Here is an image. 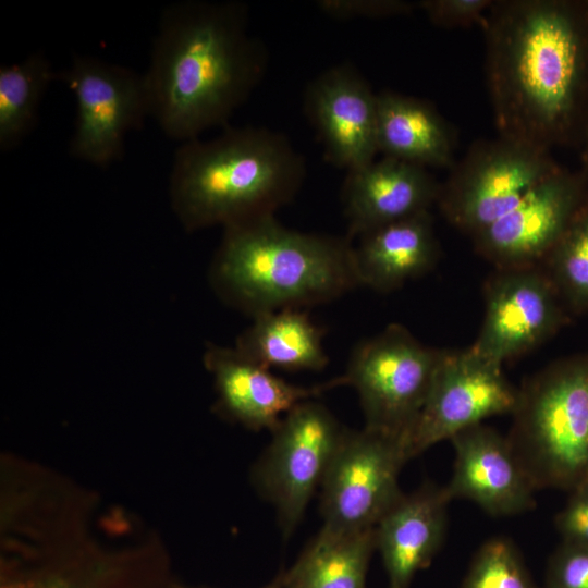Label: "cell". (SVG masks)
Instances as JSON below:
<instances>
[{"instance_id": "7c38bea8", "label": "cell", "mask_w": 588, "mask_h": 588, "mask_svg": "<svg viewBox=\"0 0 588 588\" xmlns=\"http://www.w3.org/2000/svg\"><path fill=\"white\" fill-rule=\"evenodd\" d=\"M587 201L586 176L561 167L473 236L474 247L497 269L540 266Z\"/></svg>"}, {"instance_id": "5b68a950", "label": "cell", "mask_w": 588, "mask_h": 588, "mask_svg": "<svg viewBox=\"0 0 588 588\" xmlns=\"http://www.w3.org/2000/svg\"><path fill=\"white\" fill-rule=\"evenodd\" d=\"M512 416L507 440L537 490L588 483V357L535 373Z\"/></svg>"}, {"instance_id": "484cf974", "label": "cell", "mask_w": 588, "mask_h": 588, "mask_svg": "<svg viewBox=\"0 0 588 588\" xmlns=\"http://www.w3.org/2000/svg\"><path fill=\"white\" fill-rule=\"evenodd\" d=\"M461 588H540L519 551L506 538L486 541L471 560Z\"/></svg>"}, {"instance_id": "d4e9b609", "label": "cell", "mask_w": 588, "mask_h": 588, "mask_svg": "<svg viewBox=\"0 0 588 588\" xmlns=\"http://www.w3.org/2000/svg\"><path fill=\"white\" fill-rule=\"evenodd\" d=\"M556 291L575 304L588 303V201L573 219L560 241L540 265Z\"/></svg>"}, {"instance_id": "cb8c5ba5", "label": "cell", "mask_w": 588, "mask_h": 588, "mask_svg": "<svg viewBox=\"0 0 588 588\" xmlns=\"http://www.w3.org/2000/svg\"><path fill=\"white\" fill-rule=\"evenodd\" d=\"M58 73L49 59L34 52L0 66V148H14L30 132L39 103Z\"/></svg>"}, {"instance_id": "30bf717a", "label": "cell", "mask_w": 588, "mask_h": 588, "mask_svg": "<svg viewBox=\"0 0 588 588\" xmlns=\"http://www.w3.org/2000/svg\"><path fill=\"white\" fill-rule=\"evenodd\" d=\"M76 102L70 154L107 167L123 154L125 136L149 117L143 74L91 56H74L58 73Z\"/></svg>"}, {"instance_id": "9a60e30c", "label": "cell", "mask_w": 588, "mask_h": 588, "mask_svg": "<svg viewBox=\"0 0 588 588\" xmlns=\"http://www.w3.org/2000/svg\"><path fill=\"white\" fill-rule=\"evenodd\" d=\"M30 564L4 566L1 588H172L152 548L109 552L96 547L38 551Z\"/></svg>"}, {"instance_id": "52a82bcc", "label": "cell", "mask_w": 588, "mask_h": 588, "mask_svg": "<svg viewBox=\"0 0 588 588\" xmlns=\"http://www.w3.org/2000/svg\"><path fill=\"white\" fill-rule=\"evenodd\" d=\"M444 350L419 342L405 327L389 324L353 351L346 385L358 393L365 427L405 441L430 391Z\"/></svg>"}, {"instance_id": "4dcf8cb0", "label": "cell", "mask_w": 588, "mask_h": 588, "mask_svg": "<svg viewBox=\"0 0 588 588\" xmlns=\"http://www.w3.org/2000/svg\"><path fill=\"white\" fill-rule=\"evenodd\" d=\"M578 151L580 160V167L578 169L588 180V122Z\"/></svg>"}, {"instance_id": "9c48e42d", "label": "cell", "mask_w": 588, "mask_h": 588, "mask_svg": "<svg viewBox=\"0 0 588 588\" xmlns=\"http://www.w3.org/2000/svg\"><path fill=\"white\" fill-rule=\"evenodd\" d=\"M407 461L402 438L367 427L346 429L320 486V532L375 528L403 493L399 477Z\"/></svg>"}, {"instance_id": "ffe728a7", "label": "cell", "mask_w": 588, "mask_h": 588, "mask_svg": "<svg viewBox=\"0 0 588 588\" xmlns=\"http://www.w3.org/2000/svg\"><path fill=\"white\" fill-rule=\"evenodd\" d=\"M438 256L430 211L369 231L354 245L359 284L379 292L393 291L424 274Z\"/></svg>"}, {"instance_id": "44dd1931", "label": "cell", "mask_w": 588, "mask_h": 588, "mask_svg": "<svg viewBox=\"0 0 588 588\" xmlns=\"http://www.w3.org/2000/svg\"><path fill=\"white\" fill-rule=\"evenodd\" d=\"M377 146L382 157L424 168L455 163L454 135L432 105L391 90L377 93Z\"/></svg>"}, {"instance_id": "7402d4cb", "label": "cell", "mask_w": 588, "mask_h": 588, "mask_svg": "<svg viewBox=\"0 0 588 588\" xmlns=\"http://www.w3.org/2000/svg\"><path fill=\"white\" fill-rule=\"evenodd\" d=\"M323 330L302 309H281L253 318L234 347L266 367L321 370L329 358L322 346Z\"/></svg>"}, {"instance_id": "6da1fadb", "label": "cell", "mask_w": 588, "mask_h": 588, "mask_svg": "<svg viewBox=\"0 0 588 588\" xmlns=\"http://www.w3.org/2000/svg\"><path fill=\"white\" fill-rule=\"evenodd\" d=\"M481 26L498 135L578 150L588 122V0H493Z\"/></svg>"}, {"instance_id": "d6986e66", "label": "cell", "mask_w": 588, "mask_h": 588, "mask_svg": "<svg viewBox=\"0 0 588 588\" xmlns=\"http://www.w3.org/2000/svg\"><path fill=\"white\" fill-rule=\"evenodd\" d=\"M450 501L445 486L425 483L402 493L377 523L376 550L388 588H409L415 575L432 562L445 537Z\"/></svg>"}, {"instance_id": "603a6c76", "label": "cell", "mask_w": 588, "mask_h": 588, "mask_svg": "<svg viewBox=\"0 0 588 588\" xmlns=\"http://www.w3.org/2000/svg\"><path fill=\"white\" fill-rule=\"evenodd\" d=\"M375 528L345 535L318 532L286 569L283 588H367Z\"/></svg>"}, {"instance_id": "8992f818", "label": "cell", "mask_w": 588, "mask_h": 588, "mask_svg": "<svg viewBox=\"0 0 588 588\" xmlns=\"http://www.w3.org/2000/svg\"><path fill=\"white\" fill-rule=\"evenodd\" d=\"M561 167L551 151L517 140L499 135L478 140L449 170L437 206L451 225L473 237Z\"/></svg>"}, {"instance_id": "8fae6325", "label": "cell", "mask_w": 588, "mask_h": 588, "mask_svg": "<svg viewBox=\"0 0 588 588\" xmlns=\"http://www.w3.org/2000/svg\"><path fill=\"white\" fill-rule=\"evenodd\" d=\"M518 389L499 365L471 346L444 350L426 402L407 434L408 461L492 416L512 414Z\"/></svg>"}, {"instance_id": "e0dca14e", "label": "cell", "mask_w": 588, "mask_h": 588, "mask_svg": "<svg viewBox=\"0 0 588 588\" xmlns=\"http://www.w3.org/2000/svg\"><path fill=\"white\" fill-rule=\"evenodd\" d=\"M204 365L213 379L216 411L254 431H272L299 403L329 389L346 385L344 376L315 387L289 383L234 346L207 345Z\"/></svg>"}, {"instance_id": "3957f363", "label": "cell", "mask_w": 588, "mask_h": 588, "mask_svg": "<svg viewBox=\"0 0 588 588\" xmlns=\"http://www.w3.org/2000/svg\"><path fill=\"white\" fill-rule=\"evenodd\" d=\"M306 162L286 135L265 126H224L183 142L169 177L170 206L187 232L274 216L291 203Z\"/></svg>"}, {"instance_id": "5bb4252c", "label": "cell", "mask_w": 588, "mask_h": 588, "mask_svg": "<svg viewBox=\"0 0 588 588\" xmlns=\"http://www.w3.org/2000/svg\"><path fill=\"white\" fill-rule=\"evenodd\" d=\"M304 109L327 162L350 171L376 159L377 93L354 65L335 64L311 79Z\"/></svg>"}, {"instance_id": "83f0119b", "label": "cell", "mask_w": 588, "mask_h": 588, "mask_svg": "<svg viewBox=\"0 0 588 588\" xmlns=\"http://www.w3.org/2000/svg\"><path fill=\"white\" fill-rule=\"evenodd\" d=\"M317 8L338 20L387 19L407 15L418 9V1L404 0H319Z\"/></svg>"}, {"instance_id": "ba28073f", "label": "cell", "mask_w": 588, "mask_h": 588, "mask_svg": "<svg viewBox=\"0 0 588 588\" xmlns=\"http://www.w3.org/2000/svg\"><path fill=\"white\" fill-rule=\"evenodd\" d=\"M345 430L327 407L308 400L285 414L271 431V442L254 466L252 480L273 505L285 538L321 486Z\"/></svg>"}, {"instance_id": "f546056e", "label": "cell", "mask_w": 588, "mask_h": 588, "mask_svg": "<svg viewBox=\"0 0 588 588\" xmlns=\"http://www.w3.org/2000/svg\"><path fill=\"white\" fill-rule=\"evenodd\" d=\"M555 526L564 542L588 548V483L571 492Z\"/></svg>"}, {"instance_id": "7a4b0ae2", "label": "cell", "mask_w": 588, "mask_h": 588, "mask_svg": "<svg viewBox=\"0 0 588 588\" xmlns=\"http://www.w3.org/2000/svg\"><path fill=\"white\" fill-rule=\"evenodd\" d=\"M264 42L240 1L184 0L161 13L143 73L149 117L170 138L187 142L229 119L261 82Z\"/></svg>"}, {"instance_id": "f1b7e54d", "label": "cell", "mask_w": 588, "mask_h": 588, "mask_svg": "<svg viewBox=\"0 0 588 588\" xmlns=\"http://www.w3.org/2000/svg\"><path fill=\"white\" fill-rule=\"evenodd\" d=\"M493 0H421L418 10L438 27L457 28L481 24Z\"/></svg>"}, {"instance_id": "4316f807", "label": "cell", "mask_w": 588, "mask_h": 588, "mask_svg": "<svg viewBox=\"0 0 588 588\" xmlns=\"http://www.w3.org/2000/svg\"><path fill=\"white\" fill-rule=\"evenodd\" d=\"M542 588H588V548L562 541L549 559Z\"/></svg>"}, {"instance_id": "4fadbf2b", "label": "cell", "mask_w": 588, "mask_h": 588, "mask_svg": "<svg viewBox=\"0 0 588 588\" xmlns=\"http://www.w3.org/2000/svg\"><path fill=\"white\" fill-rule=\"evenodd\" d=\"M556 296L541 266L497 269L486 283L483 321L471 347L502 366L537 347L559 324Z\"/></svg>"}, {"instance_id": "2e32d148", "label": "cell", "mask_w": 588, "mask_h": 588, "mask_svg": "<svg viewBox=\"0 0 588 588\" xmlns=\"http://www.w3.org/2000/svg\"><path fill=\"white\" fill-rule=\"evenodd\" d=\"M450 441L455 462L445 488L452 500H469L492 516L522 514L536 506L537 489L507 437L478 424Z\"/></svg>"}, {"instance_id": "1f68e13d", "label": "cell", "mask_w": 588, "mask_h": 588, "mask_svg": "<svg viewBox=\"0 0 588 588\" xmlns=\"http://www.w3.org/2000/svg\"><path fill=\"white\" fill-rule=\"evenodd\" d=\"M286 581V569L282 571L271 581L260 588H283ZM172 588H200V587H187L180 584H174Z\"/></svg>"}, {"instance_id": "277c9868", "label": "cell", "mask_w": 588, "mask_h": 588, "mask_svg": "<svg viewBox=\"0 0 588 588\" xmlns=\"http://www.w3.org/2000/svg\"><path fill=\"white\" fill-rule=\"evenodd\" d=\"M352 242L287 229L274 216L248 220L223 229L209 282L252 318L330 302L360 285Z\"/></svg>"}, {"instance_id": "ac0fdd59", "label": "cell", "mask_w": 588, "mask_h": 588, "mask_svg": "<svg viewBox=\"0 0 588 588\" xmlns=\"http://www.w3.org/2000/svg\"><path fill=\"white\" fill-rule=\"evenodd\" d=\"M440 187L427 168L388 157L347 171L341 194L347 237L430 211Z\"/></svg>"}]
</instances>
